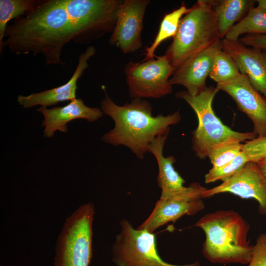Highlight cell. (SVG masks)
Listing matches in <instances>:
<instances>
[{"instance_id":"6da1fadb","label":"cell","mask_w":266,"mask_h":266,"mask_svg":"<svg viewBox=\"0 0 266 266\" xmlns=\"http://www.w3.org/2000/svg\"><path fill=\"white\" fill-rule=\"evenodd\" d=\"M3 47L18 55L39 54L47 65H66L61 60L64 46L82 44L83 32L65 0H42L34 9L14 20L6 27Z\"/></svg>"},{"instance_id":"7a4b0ae2","label":"cell","mask_w":266,"mask_h":266,"mask_svg":"<svg viewBox=\"0 0 266 266\" xmlns=\"http://www.w3.org/2000/svg\"><path fill=\"white\" fill-rule=\"evenodd\" d=\"M102 89L104 97L100 109L114 120V127L101 140L114 146H126L139 159H144L157 136L169 133V126L181 120L179 110L166 116H153L151 104L143 99L133 98L130 102L119 105L107 94L104 86Z\"/></svg>"},{"instance_id":"3957f363","label":"cell","mask_w":266,"mask_h":266,"mask_svg":"<svg viewBox=\"0 0 266 266\" xmlns=\"http://www.w3.org/2000/svg\"><path fill=\"white\" fill-rule=\"evenodd\" d=\"M195 226L205 233L202 252L210 262L249 263L253 247L248 239L250 225L239 213L218 210L204 215Z\"/></svg>"},{"instance_id":"277c9868","label":"cell","mask_w":266,"mask_h":266,"mask_svg":"<svg viewBox=\"0 0 266 266\" xmlns=\"http://www.w3.org/2000/svg\"><path fill=\"white\" fill-rule=\"evenodd\" d=\"M221 40L213 0H199L182 18L164 55L175 70L187 60Z\"/></svg>"},{"instance_id":"5b68a950","label":"cell","mask_w":266,"mask_h":266,"mask_svg":"<svg viewBox=\"0 0 266 266\" xmlns=\"http://www.w3.org/2000/svg\"><path fill=\"white\" fill-rule=\"evenodd\" d=\"M219 90L209 86L199 95L193 96L186 90L177 92L175 97L185 100L194 110L198 119V126L192 138V149L196 156L204 159L217 147L230 142L247 141L255 138L254 132H235L224 125L215 115L213 99Z\"/></svg>"},{"instance_id":"8992f818","label":"cell","mask_w":266,"mask_h":266,"mask_svg":"<svg viewBox=\"0 0 266 266\" xmlns=\"http://www.w3.org/2000/svg\"><path fill=\"white\" fill-rule=\"evenodd\" d=\"M94 207L80 206L65 223L57 240V266H88L92 255Z\"/></svg>"},{"instance_id":"52a82bcc","label":"cell","mask_w":266,"mask_h":266,"mask_svg":"<svg viewBox=\"0 0 266 266\" xmlns=\"http://www.w3.org/2000/svg\"><path fill=\"white\" fill-rule=\"evenodd\" d=\"M120 225L112 247L113 261L118 266H200L198 262L185 265L166 263L158 254L153 233L134 229L125 219Z\"/></svg>"},{"instance_id":"ba28073f","label":"cell","mask_w":266,"mask_h":266,"mask_svg":"<svg viewBox=\"0 0 266 266\" xmlns=\"http://www.w3.org/2000/svg\"><path fill=\"white\" fill-rule=\"evenodd\" d=\"M174 71L164 55L156 59L129 62L124 73L130 97L159 99L172 93L169 80Z\"/></svg>"},{"instance_id":"9c48e42d","label":"cell","mask_w":266,"mask_h":266,"mask_svg":"<svg viewBox=\"0 0 266 266\" xmlns=\"http://www.w3.org/2000/svg\"><path fill=\"white\" fill-rule=\"evenodd\" d=\"M150 0H123L109 43L123 54L138 51L142 46L143 22Z\"/></svg>"},{"instance_id":"30bf717a","label":"cell","mask_w":266,"mask_h":266,"mask_svg":"<svg viewBox=\"0 0 266 266\" xmlns=\"http://www.w3.org/2000/svg\"><path fill=\"white\" fill-rule=\"evenodd\" d=\"M168 133L157 136L150 144L148 152L155 157L159 168L157 181L161 189V199L202 198L207 188L199 183L184 186V179L174 169L176 159L173 156L165 157L163 148Z\"/></svg>"},{"instance_id":"8fae6325","label":"cell","mask_w":266,"mask_h":266,"mask_svg":"<svg viewBox=\"0 0 266 266\" xmlns=\"http://www.w3.org/2000/svg\"><path fill=\"white\" fill-rule=\"evenodd\" d=\"M216 87L230 95L238 109L252 121L253 132L257 136H266V98L253 86L245 74L241 73L233 80L217 84Z\"/></svg>"},{"instance_id":"7c38bea8","label":"cell","mask_w":266,"mask_h":266,"mask_svg":"<svg viewBox=\"0 0 266 266\" xmlns=\"http://www.w3.org/2000/svg\"><path fill=\"white\" fill-rule=\"evenodd\" d=\"M229 193L243 199L253 198L259 203L258 210L266 215V181L257 164L249 161L236 173L214 188L206 189L202 198Z\"/></svg>"},{"instance_id":"4fadbf2b","label":"cell","mask_w":266,"mask_h":266,"mask_svg":"<svg viewBox=\"0 0 266 266\" xmlns=\"http://www.w3.org/2000/svg\"><path fill=\"white\" fill-rule=\"evenodd\" d=\"M222 47L221 40L187 60L174 71L169 80L170 85L183 86L193 96L202 93L207 87L206 80L209 76L215 54Z\"/></svg>"},{"instance_id":"5bb4252c","label":"cell","mask_w":266,"mask_h":266,"mask_svg":"<svg viewBox=\"0 0 266 266\" xmlns=\"http://www.w3.org/2000/svg\"><path fill=\"white\" fill-rule=\"evenodd\" d=\"M223 49L236 63L253 86L266 98V49L248 47L239 40L222 39Z\"/></svg>"},{"instance_id":"9a60e30c","label":"cell","mask_w":266,"mask_h":266,"mask_svg":"<svg viewBox=\"0 0 266 266\" xmlns=\"http://www.w3.org/2000/svg\"><path fill=\"white\" fill-rule=\"evenodd\" d=\"M96 53L94 46H88L79 57L77 67L71 78L65 84L59 87L28 96L19 95L17 101L23 108L27 109L36 105L47 108L60 102L76 99L77 82L84 71L88 67V61Z\"/></svg>"},{"instance_id":"2e32d148","label":"cell","mask_w":266,"mask_h":266,"mask_svg":"<svg viewBox=\"0 0 266 266\" xmlns=\"http://www.w3.org/2000/svg\"><path fill=\"white\" fill-rule=\"evenodd\" d=\"M42 113L44 119L41 126L44 127V136L52 137L57 130L67 132V124L76 119H84L94 122L101 118L103 113L100 108L86 106L81 99H76L64 106L48 109L40 107L37 109Z\"/></svg>"},{"instance_id":"e0dca14e","label":"cell","mask_w":266,"mask_h":266,"mask_svg":"<svg viewBox=\"0 0 266 266\" xmlns=\"http://www.w3.org/2000/svg\"><path fill=\"white\" fill-rule=\"evenodd\" d=\"M204 208L201 198H160L151 214L137 229L153 233L168 222L175 221L185 214L194 215Z\"/></svg>"},{"instance_id":"ac0fdd59","label":"cell","mask_w":266,"mask_h":266,"mask_svg":"<svg viewBox=\"0 0 266 266\" xmlns=\"http://www.w3.org/2000/svg\"><path fill=\"white\" fill-rule=\"evenodd\" d=\"M256 2V0H213V9L221 39L254 6Z\"/></svg>"},{"instance_id":"d6986e66","label":"cell","mask_w":266,"mask_h":266,"mask_svg":"<svg viewBox=\"0 0 266 266\" xmlns=\"http://www.w3.org/2000/svg\"><path fill=\"white\" fill-rule=\"evenodd\" d=\"M244 34H266V10L264 8L258 5L251 8L233 26L224 38L237 41Z\"/></svg>"},{"instance_id":"ffe728a7","label":"cell","mask_w":266,"mask_h":266,"mask_svg":"<svg viewBox=\"0 0 266 266\" xmlns=\"http://www.w3.org/2000/svg\"><path fill=\"white\" fill-rule=\"evenodd\" d=\"M184 3L177 9L168 13L163 17L158 32L151 45L146 49L145 57L143 61L153 59L155 52L164 41L170 37H174L178 29L182 18L188 12Z\"/></svg>"},{"instance_id":"44dd1931","label":"cell","mask_w":266,"mask_h":266,"mask_svg":"<svg viewBox=\"0 0 266 266\" xmlns=\"http://www.w3.org/2000/svg\"><path fill=\"white\" fill-rule=\"evenodd\" d=\"M42 0H0V53L8 23L27 14L37 7Z\"/></svg>"},{"instance_id":"7402d4cb","label":"cell","mask_w":266,"mask_h":266,"mask_svg":"<svg viewBox=\"0 0 266 266\" xmlns=\"http://www.w3.org/2000/svg\"><path fill=\"white\" fill-rule=\"evenodd\" d=\"M241 74L233 58L220 48L215 53L209 77L217 84L233 80Z\"/></svg>"},{"instance_id":"603a6c76","label":"cell","mask_w":266,"mask_h":266,"mask_svg":"<svg viewBox=\"0 0 266 266\" xmlns=\"http://www.w3.org/2000/svg\"><path fill=\"white\" fill-rule=\"evenodd\" d=\"M248 162L246 155L241 151L228 164L219 167H212L205 175V183H210L220 180L223 182L236 173Z\"/></svg>"},{"instance_id":"cb8c5ba5","label":"cell","mask_w":266,"mask_h":266,"mask_svg":"<svg viewBox=\"0 0 266 266\" xmlns=\"http://www.w3.org/2000/svg\"><path fill=\"white\" fill-rule=\"evenodd\" d=\"M242 146L241 142H230L213 150L208 156L212 167H219L231 162L242 151Z\"/></svg>"},{"instance_id":"d4e9b609","label":"cell","mask_w":266,"mask_h":266,"mask_svg":"<svg viewBox=\"0 0 266 266\" xmlns=\"http://www.w3.org/2000/svg\"><path fill=\"white\" fill-rule=\"evenodd\" d=\"M242 151L246 155L249 161L257 163L266 158V136H257L243 144Z\"/></svg>"},{"instance_id":"484cf974","label":"cell","mask_w":266,"mask_h":266,"mask_svg":"<svg viewBox=\"0 0 266 266\" xmlns=\"http://www.w3.org/2000/svg\"><path fill=\"white\" fill-rule=\"evenodd\" d=\"M248 266H266V233L260 234L252 247Z\"/></svg>"},{"instance_id":"4316f807","label":"cell","mask_w":266,"mask_h":266,"mask_svg":"<svg viewBox=\"0 0 266 266\" xmlns=\"http://www.w3.org/2000/svg\"><path fill=\"white\" fill-rule=\"evenodd\" d=\"M239 41L246 46L266 49V34H246L240 37Z\"/></svg>"},{"instance_id":"83f0119b","label":"cell","mask_w":266,"mask_h":266,"mask_svg":"<svg viewBox=\"0 0 266 266\" xmlns=\"http://www.w3.org/2000/svg\"><path fill=\"white\" fill-rule=\"evenodd\" d=\"M257 165L266 181V158L257 162Z\"/></svg>"},{"instance_id":"f1b7e54d","label":"cell","mask_w":266,"mask_h":266,"mask_svg":"<svg viewBox=\"0 0 266 266\" xmlns=\"http://www.w3.org/2000/svg\"><path fill=\"white\" fill-rule=\"evenodd\" d=\"M257 5L264 8L266 10V0H256Z\"/></svg>"}]
</instances>
